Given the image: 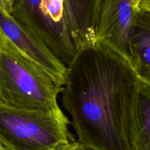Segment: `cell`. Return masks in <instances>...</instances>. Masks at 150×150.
Masks as SVG:
<instances>
[{"mask_svg": "<svg viewBox=\"0 0 150 150\" xmlns=\"http://www.w3.org/2000/svg\"><path fill=\"white\" fill-rule=\"evenodd\" d=\"M138 83L130 62L114 50L98 42L79 48L62 92L78 141L97 150H131Z\"/></svg>", "mask_w": 150, "mask_h": 150, "instance_id": "1", "label": "cell"}, {"mask_svg": "<svg viewBox=\"0 0 150 150\" xmlns=\"http://www.w3.org/2000/svg\"><path fill=\"white\" fill-rule=\"evenodd\" d=\"M60 87L43 70L0 44V105L13 109L57 111Z\"/></svg>", "mask_w": 150, "mask_h": 150, "instance_id": "2", "label": "cell"}, {"mask_svg": "<svg viewBox=\"0 0 150 150\" xmlns=\"http://www.w3.org/2000/svg\"><path fill=\"white\" fill-rule=\"evenodd\" d=\"M62 109L30 111L0 105V142L10 150H57L73 142Z\"/></svg>", "mask_w": 150, "mask_h": 150, "instance_id": "3", "label": "cell"}, {"mask_svg": "<svg viewBox=\"0 0 150 150\" xmlns=\"http://www.w3.org/2000/svg\"><path fill=\"white\" fill-rule=\"evenodd\" d=\"M11 14L64 65L70 64L77 48L69 29L64 0H15Z\"/></svg>", "mask_w": 150, "mask_h": 150, "instance_id": "4", "label": "cell"}, {"mask_svg": "<svg viewBox=\"0 0 150 150\" xmlns=\"http://www.w3.org/2000/svg\"><path fill=\"white\" fill-rule=\"evenodd\" d=\"M0 44L43 70L60 87L65 84L67 67L45 43L0 7Z\"/></svg>", "mask_w": 150, "mask_h": 150, "instance_id": "5", "label": "cell"}, {"mask_svg": "<svg viewBox=\"0 0 150 150\" xmlns=\"http://www.w3.org/2000/svg\"><path fill=\"white\" fill-rule=\"evenodd\" d=\"M140 0H102L96 42L114 50L130 62V40Z\"/></svg>", "mask_w": 150, "mask_h": 150, "instance_id": "6", "label": "cell"}, {"mask_svg": "<svg viewBox=\"0 0 150 150\" xmlns=\"http://www.w3.org/2000/svg\"><path fill=\"white\" fill-rule=\"evenodd\" d=\"M66 16L77 51L96 42L99 10L95 0H64Z\"/></svg>", "mask_w": 150, "mask_h": 150, "instance_id": "7", "label": "cell"}, {"mask_svg": "<svg viewBox=\"0 0 150 150\" xmlns=\"http://www.w3.org/2000/svg\"><path fill=\"white\" fill-rule=\"evenodd\" d=\"M130 62L140 80L150 85V14L139 9L130 40Z\"/></svg>", "mask_w": 150, "mask_h": 150, "instance_id": "8", "label": "cell"}, {"mask_svg": "<svg viewBox=\"0 0 150 150\" xmlns=\"http://www.w3.org/2000/svg\"><path fill=\"white\" fill-rule=\"evenodd\" d=\"M131 150H150V85L139 79L130 127Z\"/></svg>", "mask_w": 150, "mask_h": 150, "instance_id": "9", "label": "cell"}, {"mask_svg": "<svg viewBox=\"0 0 150 150\" xmlns=\"http://www.w3.org/2000/svg\"><path fill=\"white\" fill-rule=\"evenodd\" d=\"M57 150H97L83 144L79 141H73L67 144L62 146Z\"/></svg>", "mask_w": 150, "mask_h": 150, "instance_id": "10", "label": "cell"}, {"mask_svg": "<svg viewBox=\"0 0 150 150\" xmlns=\"http://www.w3.org/2000/svg\"><path fill=\"white\" fill-rule=\"evenodd\" d=\"M15 0H0V7L11 13Z\"/></svg>", "mask_w": 150, "mask_h": 150, "instance_id": "11", "label": "cell"}, {"mask_svg": "<svg viewBox=\"0 0 150 150\" xmlns=\"http://www.w3.org/2000/svg\"><path fill=\"white\" fill-rule=\"evenodd\" d=\"M139 9L146 11L150 14V0H140Z\"/></svg>", "mask_w": 150, "mask_h": 150, "instance_id": "12", "label": "cell"}, {"mask_svg": "<svg viewBox=\"0 0 150 150\" xmlns=\"http://www.w3.org/2000/svg\"><path fill=\"white\" fill-rule=\"evenodd\" d=\"M0 150H10V149H9L8 148L6 147L5 146H4V145L0 142Z\"/></svg>", "mask_w": 150, "mask_h": 150, "instance_id": "13", "label": "cell"}]
</instances>
